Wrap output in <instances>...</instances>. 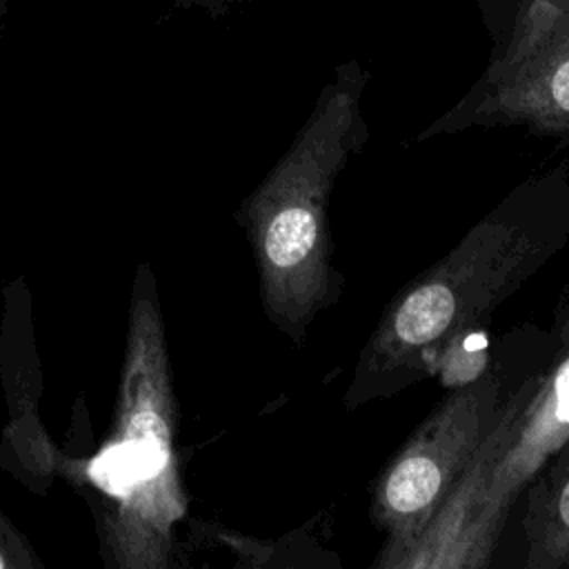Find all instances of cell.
I'll list each match as a JSON object with an SVG mask.
<instances>
[{
    "instance_id": "6da1fadb",
    "label": "cell",
    "mask_w": 569,
    "mask_h": 569,
    "mask_svg": "<svg viewBox=\"0 0 569 569\" xmlns=\"http://www.w3.org/2000/svg\"><path fill=\"white\" fill-rule=\"evenodd\" d=\"M569 240V160L518 182L382 311L358 353L345 407L358 409L433 376L440 347L482 322Z\"/></svg>"
},
{
    "instance_id": "7a4b0ae2",
    "label": "cell",
    "mask_w": 569,
    "mask_h": 569,
    "mask_svg": "<svg viewBox=\"0 0 569 569\" xmlns=\"http://www.w3.org/2000/svg\"><path fill=\"white\" fill-rule=\"evenodd\" d=\"M367 80L360 62H342L289 149L236 211L251 244L262 309L296 345L342 291L329 200L340 173L369 142Z\"/></svg>"
},
{
    "instance_id": "3957f363",
    "label": "cell",
    "mask_w": 569,
    "mask_h": 569,
    "mask_svg": "<svg viewBox=\"0 0 569 569\" xmlns=\"http://www.w3.org/2000/svg\"><path fill=\"white\" fill-rule=\"evenodd\" d=\"M178 402L153 278L140 264L127 329L113 436L100 453L96 482L113 509L104 518V549L124 569H162L173 525L187 511L180 480Z\"/></svg>"
},
{
    "instance_id": "277c9868",
    "label": "cell",
    "mask_w": 569,
    "mask_h": 569,
    "mask_svg": "<svg viewBox=\"0 0 569 569\" xmlns=\"http://www.w3.org/2000/svg\"><path fill=\"white\" fill-rule=\"evenodd\" d=\"M527 329L509 336V347L502 342L485 376L449 389L378 476L371 520L387 538L376 558L402 549L422 531L500 422L518 382L542 365L527 349L533 338Z\"/></svg>"
},
{
    "instance_id": "5b68a950",
    "label": "cell",
    "mask_w": 569,
    "mask_h": 569,
    "mask_svg": "<svg viewBox=\"0 0 569 569\" xmlns=\"http://www.w3.org/2000/svg\"><path fill=\"white\" fill-rule=\"evenodd\" d=\"M476 127H525L569 142V2L522 0L513 31L487 71L416 140Z\"/></svg>"
},
{
    "instance_id": "8992f818",
    "label": "cell",
    "mask_w": 569,
    "mask_h": 569,
    "mask_svg": "<svg viewBox=\"0 0 569 569\" xmlns=\"http://www.w3.org/2000/svg\"><path fill=\"white\" fill-rule=\"evenodd\" d=\"M569 438V349H553L533 393L518 411L493 456L476 516V540L487 558L496 549L513 505Z\"/></svg>"
},
{
    "instance_id": "52a82bcc",
    "label": "cell",
    "mask_w": 569,
    "mask_h": 569,
    "mask_svg": "<svg viewBox=\"0 0 569 569\" xmlns=\"http://www.w3.org/2000/svg\"><path fill=\"white\" fill-rule=\"evenodd\" d=\"M525 567L569 569V438L525 491Z\"/></svg>"
},
{
    "instance_id": "ba28073f",
    "label": "cell",
    "mask_w": 569,
    "mask_h": 569,
    "mask_svg": "<svg viewBox=\"0 0 569 569\" xmlns=\"http://www.w3.org/2000/svg\"><path fill=\"white\" fill-rule=\"evenodd\" d=\"M216 538L229 545L238 556H242V562L251 567H340L336 553L322 549L302 531L269 542L229 531H218Z\"/></svg>"
},
{
    "instance_id": "9c48e42d",
    "label": "cell",
    "mask_w": 569,
    "mask_h": 569,
    "mask_svg": "<svg viewBox=\"0 0 569 569\" xmlns=\"http://www.w3.org/2000/svg\"><path fill=\"white\" fill-rule=\"evenodd\" d=\"M491 333L482 322L458 329L438 351L433 360V376L440 378L445 389H456L485 376L491 365Z\"/></svg>"
},
{
    "instance_id": "30bf717a",
    "label": "cell",
    "mask_w": 569,
    "mask_h": 569,
    "mask_svg": "<svg viewBox=\"0 0 569 569\" xmlns=\"http://www.w3.org/2000/svg\"><path fill=\"white\" fill-rule=\"evenodd\" d=\"M42 567L36 549L22 531L0 511V569H36Z\"/></svg>"
},
{
    "instance_id": "8fae6325",
    "label": "cell",
    "mask_w": 569,
    "mask_h": 569,
    "mask_svg": "<svg viewBox=\"0 0 569 569\" xmlns=\"http://www.w3.org/2000/svg\"><path fill=\"white\" fill-rule=\"evenodd\" d=\"M551 340H553V349H569V296L565 298L562 307L556 313Z\"/></svg>"
},
{
    "instance_id": "7c38bea8",
    "label": "cell",
    "mask_w": 569,
    "mask_h": 569,
    "mask_svg": "<svg viewBox=\"0 0 569 569\" xmlns=\"http://www.w3.org/2000/svg\"><path fill=\"white\" fill-rule=\"evenodd\" d=\"M567 2H569V0H567Z\"/></svg>"
}]
</instances>
